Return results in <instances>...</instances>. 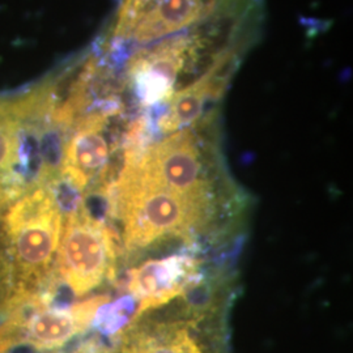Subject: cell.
<instances>
[{
	"label": "cell",
	"instance_id": "cell-8",
	"mask_svg": "<svg viewBox=\"0 0 353 353\" xmlns=\"http://www.w3.org/2000/svg\"><path fill=\"white\" fill-rule=\"evenodd\" d=\"M118 353H207L185 323H132L119 334Z\"/></svg>",
	"mask_w": 353,
	"mask_h": 353
},
{
	"label": "cell",
	"instance_id": "cell-3",
	"mask_svg": "<svg viewBox=\"0 0 353 353\" xmlns=\"http://www.w3.org/2000/svg\"><path fill=\"white\" fill-rule=\"evenodd\" d=\"M46 178L43 137L26 89L0 93V207Z\"/></svg>",
	"mask_w": 353,
	"mask_h": 353
},
{
	"label": "cell",
	"instance_id": "cell-4",
	"mask_svg": "<svg viewBox=\"0 0 353 353\" xmlns=\"http://www.w3.org/2000/svg\"><path fill=\"white\" fill-rule=\"evenodd\" d=\"M63 217L55 281L83 297L113 276L117 236L106 221L90 214L85 203Z\"/></svg>",
	"mask_w": 353,
	"mask_h": 353
},
{
	"label": "cell",
	"instance_id": "cell-6",
	"mask_svg": "<svg viewBox=\"0 0 353 353\" xmlns=\"http://www.w3.org/2000/svg\"><path fill=\"white\" fill-rule=\"evenodd\" d=\"M108 303L106 296H97L70 306H24L0 321V353L20 348L45 353L61 350L83 335Z\"/></svg>",
	"mask_w": 353,
	"mask_h": 353
},
{
	"label": "cell",
	"instance_id": "cell-5",
	"mask_svg": "<svg viewBox=\"0 0 353 353\" xmlns=\"http://www.w3.org/2000/svg\"><path fill=\"white\" fill-rule=\"evenodd\" d=\"M194 128H185L154 141L119 174H131L198 202L211 203L208 145Z\"/></svg>",
	"mask_w": 353,
	"mask_h": 353
},
{
	"label": "cell",
	"instance_id": "cell-7",
	"mask_svg": "<svg viewBox=\"0 0 353 353\" xmlns=\"http://www.w3.org/2000/svg\"><path fill=\"white\" fill-rule=\"evenodd\" d=\"M195 268L196 261L192 258L174 255L150 261L132 270L128 290L139 301V309L134 318L179 296L188 287Z\"/></svg>",
	"mask_w": 353,
	"mask_h": 353
},
{
	"label": "cell",
	"instance_id": "cell-1",
	"mask_svg": "<svg viewBox=\"0 0 353 353\" xmlns=\"http://www.w3.org/2000/svg\"><path fill=\"white\" fill-rule=\"evenodd\" d=\"M63 212L49 185L0 207V321L57 292Z\"/></svg>",
	"mask_w": 353,
	"mask_h": 353
},
{
	"label": "cell",
	"instance_id": "cell-2",
	"mask_svg": "<svg viewBox=\"0 0 353 353\" xmlns=\"http://www.w3.org/2000/svg\"><path fill=\"white\" fill-rule=\"evenodd\" d=\"M103 198L108 199V214L122 221L131 252L165 237L188 236L207 220L211 208V203L192 201L131 174H119Z\"/></svg>",
	"mask_w": 353,
	"mask_h": 353
}]
</instances>
